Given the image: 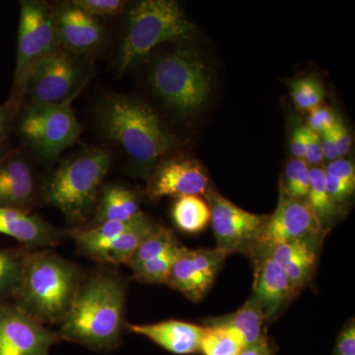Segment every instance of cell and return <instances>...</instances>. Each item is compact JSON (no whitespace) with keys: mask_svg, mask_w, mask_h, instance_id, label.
<instances>
[{"mask_svg":"<svg viewBox=\"0 0 355 355\" xmlns=\"http://www.w3.org/2000/svg\"><path fill=\"white\" fill-rule=\"evenodd\" d=\"M125 287L114 272L85 277L60 324V340L105 352L118 347L125 328Z\"/></svg>","mask_w":355,"mask_h":355,"instance_id":"obj_1","label":"cell"},{"mask_svg":"<svg viewBox=\"0 0 355 355\" xmlns=\"http://www.w3.org/2000/svg\"><path fill=\"white\" fill-rule=\"evenodd\" d=\"M102 132L127 153L140 176L149 179L159 159L176 146V139L146 103L125 95L107 96L98 109Z\"/></svg>","mask_w":355,"mask_h":355,"instance_id":"obj_2","label":"cell"},{"mask_svg":"<svg viewBox=\"0 0 355 355\" xmlns=\"http://www.w3.org/2000/svg\"><path fill=\"white\" fill-rule=\"evenodd\" d=\"M85 279L78 266L50 249L30 250L12 303L42 324H62Z\"/></svg>","mask_w":355,"mask_h":355,"instance_id":"obj_3","label":"cell"},{"mask_svg":"<svg viewBox=\"0 0 355 355\" xmlns=\"http://www.w3.org/2000/svg\"><path fill=\"white\" fill-rule=\"evenodd\" d=\"M112 158L104 149L88 148L64 161L44 188L46 202L72 223L87 220L96 209Z\"/></svg>","mask_w":355,"mask_h":355,"instance_id":"obj_4","label":"cell"},{"mask_svg":"<svg viewBox=\"0 0 355 355\" xmlns=\"http://www.w3.org/2000/svg\"><path fill=\"white\" fill-rule=\"evenodd\" d=\"M196 29L174 0L135 2L128 13L127 29L119 51V71L130 69L158 44L191 38Z\"/></svg>","mask_w":355,"mask_h":355,"instance_id":"obj_5","label":"cell"},{"mask_svg":"<svg viewBox=\"0 0 355 355\" xmlns=\"http://www.w3.org/2000/svg\"><path fill=\"white\" fill-rule=\"evenodd\" d=\"M154 93L179 114L195 113L209 101L212 76L193 51L178 49L159 58L150 73Z\"/></svg>","mask_w":355,"mask_h":355,"instance_id":"obj_6","label":"cell"},{"mask_svg":"<svg viewBox=\"0 0 355 355\" xmlns=\"http://www.w3.org/2000/svg\"><path fill=\"white\" fill-rule=\"evenodd\" d=\"M58 46L51 6L44 1H21L17 58L9 99L18 109L24 101L26 86L33 71Z\"/></svg>","mask_w":355,"mask_h":355,"instance_id":"obj_7","label":"cell"},{"mask_svg":"<svg viewBox=\"0 0 355 355\" xmlns=\"http://www.w3.org/2000/svg\"><path fill=\"white\" fill-rule=\"evenodd\" d=\"M72 101L44 106L27 105L23 110L20 135L44 160H55L79 139L81 125L72 109Z\"/></svg>","mask_w":355,"mask_h":355,"instance_id":"obj_8","label":"cell"},{"mask_svg":"<svg viewBox=\"0 0 355 355\" xmlns=\"http://www.w3.org/2000/svg\"><path fill=\"white\" fill-rule=\"evenodd\" d=\"M84 83L85 72L78 55L60 46L33 71L24 100L27 98L33 106L62 104L73 100Z\"/></svg>","mask_w":355,"mask_h":355,"instance_id":"obj_9","label":"cell"},{"mask_svg":"<svg viewBox=\"0 0 355 355\" xmlns=\"http://www.w3.org/2000/svg\"><path fill=\"white\" fill-rule=\"evenodd\" d=\"M205 196L211 211L210 224L216 248L228 254H254L268 216L247 211L214 191H209Z\"/></svg>","mask_w":355,"mask_h":355,"instance_id":"obj_10","label":"cell"},{"mask_svg":"<svg viewBox=\"0 0 355 355\" xmlns=\"http://www.w3.org/2000/svg\"><path fill=\"white\" fill-rule=\"evenodd\" d=\"M327 233L307 203L293 200L279 188L277 209L266 217L254 253L258 250L299 240L321 244Z\"/></svg>","mask_w":355,"mask_h":355,"instance_id":"obj_11","label":"cell"},{"mask_svg":"<svg viewBox=\"0 0 355 355\" xmlns=\"http://www.w3.org/2000/svg\"><path fill=\"white\" fill-rule=\"evenodd\" d=\"M60 338L14 303L0 304V355H50Z\"/></svg>","mask_w":355,"mask_h":355,"instance_id":"obj_12","label":"cell"},{"mask_svg":"<svg viewBox=\"0 0 355 355\" xmlns=\"http://www.w3.org/2000/svg\"><path fill=\"white\" fill-rule=\"evenodd\" d=\"M229 254L218 249L183 247L172 266L167 284L191 301L205 297Z\"/></svg>","mask_w":355,"mask_h":355,"instance_id":"obj_13","label":"cell"},{"mask_svg":"<svg viewBox=\"0 0 355 355\" xmlns=\"http://www.w3.org/2000/svg\"><path fill=\"white\" fill-rule=\"evenodd\" d=\"M147 195L153 200L166 197L207 195L209 179L202 166L191 158L168 159L149 178Z\"/></svg>","mask_w":355,"mask_h":355,"instance_id":"obj_14","label":"cell"},{"mask_svg":"<svg viewBox=\"0 0 355 355\" xmlns=\"http://www.w3.org/2000/svg\"><path fill=\"white\" fill-rule=\"evenodd\" d=\"M254 254L256 266L251 297L260 306L266 321H272L295 294L284 268L266 250H259Z\"/></svg>","mask_w":355,"mask_h":355,"instance_id":"obj_15","label":"cell"},{"mask_svg":"<svg viewBox=\"0 0 355 355\" xmlns=\"http://www.w3.org/2000/svg\"><path fill=\"white\" fill-rule=\"evenodd\" d=\"M53 17L58 44L74 55L92 53L104 41V28L98 18L71 2L55 9Z\"/></svg>","mask_w":355,"mask_h":355,"instance_id":"obj_16","label":"cell"},{"mask_svg":"<svg viewBox=\"0 0 355 355\" xmlns=\"http://www.w3.org/2000/svg\"><path fill=\"white\" fill-rule=\"evenodd\" d=\"M0 234L8 236L29 250L57 246L65 234L36 214L0 207Z\"/></svg>","mask_w":355,"mask_h":355,"instance_id":"obj_17","label":"cell"},{"mask_svg":"<svg viewBox=\"0 0 355 355\" xmlns=\"http://www.w3.org/2000/svg\"><path fill=\"white\" fill-rule=\"evenodd\" d=\"M125 328L178 355L193 354L200 352L205 331V327L180 320H167L153 324H127Z\"/></svg>","mask_w":355,"mask_h":355,"instance_id":"obj_18","label":"cell"},{"mask_svg":"<svg viewBox=\"0 0 355 355\" xmlns=\"http://www.w3.org/2000/svg\"><path fill=\"white\" fill-rule=\"evenodd\" d=\"M36 182L29 163L19 154L0 158V207L29 212Z\"/></svg>","mask_w":355,"mask_h":355,"instance_id":"obj_19","label":"cell"},{"mask_svg":"<svg viewBox=\"0 0 355 355\" xmlns=\"http://www.w3.org/2000/svg\"><path fill=\"white\" fill-rule=\"evenodd\" d=\"M320 246V243L299 240L261 250H266L284 268L291 282L292 291L296 295L312 277L317 265Z\"/></svg>","mask_w":355,"mask_h":355,"instance_id":"obj_20","label":"cell"},{"mask_svg":"<svg viewBox=\"0 0 355 355\" xmlns=\"http://www.w3.org/2000/svg\"><path fill=\"white\" fill-rule=\"evenodd\" d=\"M139 198L125 187L110 184L102 189L96 207L94 225L104 222H128L142 216Z\"/></svg>","mask_w":355,"mask_h":355,"instance_id":"obj_21","label":"cell"},{"mask_svg":"<svg viewBox=\"0 0 355 355\" xmlns=\"http://www.w3.org/2000/svg\"><path fill=\"white\" fill-rule=\"evenodd\" d=\"M142 216L132 221L104 222V223L97 224L91 227L77 229V230L71 231L70 234L76 240L77 248L81 254H85L93 260L98 261L110 244L119 236L135 226Z\"/></svg>","mask_w":355,"mask_h":355,"instance_id":"obj_22","label":"cell"},{"mask_svg":"<svg viewBox=\"0 0 355 355\" xmlns=\"http://www.w3.org/2000/svg\"><path fill=\"white\" fill-rule=\"evenodd\" d=\"M209 321L223 324L234 331L244 340L246 347L258 342L263 336L266 318L260 306L250 297L237 311L226 316L210 318Z\"/></svg>","mask_w":355,"mask_h":355,"instance_id":"obj_23","label":"cell"},{"mask_svg":"<svg viewBox=\"0 0 355 355\" xmlns=\"http://www.w3.org/2000/svg\"><path fill=\"white\" fill-rule=\"evenodd\" d=\"M157 224L153 219L144 214L135 226L119 236L110 244L97 261L112 265H127L137 248L146 239L147 236L153 232Z\"/></svg>","mask_w":355,"mask_h":355,"instance_id":"obj_24","label":"cell"},{"mask_svg":"<svg viewBox=\"0 0 355 355\" xmlns=\"http://www.w3.org/2000/svg\"><path fill=\"white\" fill-rule=\"evenodd\" d=\"M29 249L0 248V304L15 300L22 287Z\"/></svg>","mask_w":355,"mask_h":355,"instance_id":"obj_25","label":"cell"},{"mask_svg":"<svg viewBox=\"0 0 355 355\" xmlns=\"http://www.w3.org/2000/svg\"><path fill=\"white\" fill-rule=\"evenodd\" d=\"M172 219L175 225L187 234H198L211 220L209 202L200 196L177 198L173 203Z\"/></svg>","mask_w":355,"mask_h":355,"instance_id":"obj_26","label":"cell"},{"mask_svg":"<svg viewBox=\"0 0 355 355\" xmlns=\"http://www.w3.org/2000/svg\"><path fill=\"white\" fill-rule=\"evenodd\" d=\"M305 202L314 212L327 232L343 214L342 207L331 200L327 191L326 173L319 166L310 168V187Z\"/></svg>","mask_w":355,"mask_h":355,"instance_id":"obj_27","label":"cell"},{"mask_svg":"<svg viewBox=\"0 0 355 355\" xmlns=\"http://www.w3.org/2000/svg\"><path fill=\"white\" fill-rule=\"evenodd\" d=\"M200 352L203 355H240L246 345L234 331L223 324L205 322Z\"/></svg>","mask_w":355,"mask_h":355,"instance_id":"obj_28","label":"cell"},{"mask_svg":"<svg viewBox=\"0 0 355 355\" xmlns=\"http://www.w3.org/2000/svg\"><path fill=\"white\" fill-rule=\"evenodd\" d=\"M180 246L182 245L173 234L172 231L157 224L153 232L147 236L146 239L137 248L127 266L130 268H135L146 261L164 256Z\"/></svg>","mask_w":355,"mask_h":355,"instance_id":"obj_29","label":"cell"},{"mask_svg":"<svg viewBox=\"0 0 355 355\" xmlns=\"http://www.w3.org/2000/svg\"><path fill=\"white\" fill-rule=\"evenodd\" d=\"M310 166L302 159L293 158L286 164L282 189L291 198L305 202L310 187Z\"/></svg>","mask_w":355,"mask_h":355,"instance_id":"obj_30","label":"cell"},{"mask_svg":"<svg viewBox=\"0 0 355 355\" xmlns=\"http://www.w3.org/2000/svg\"><path fill=\"white\" fill-rule=\"evenodd\" d=\"M183 247L180 246L164 256L135 266L132 268L133 277L144 284H167L172 266Z\"/></svg>","mask_w":355,"mask_h":355,"instance_id":"obj_31","label":"cell"},{"mask_svg":"<svg viewBox=\"0 0 355 355\" xmlns=\"http://www.w3.org/2000/svg\"><path fill=\"white\" fill-rule=\"evenodd\" d=\"M294 104L300 111L308 112L321 106L324 101V89L314 77L298 79L291 85Z\"/></svg>","mask_w":355,"mask_h":355,"instance_id":"obj_32","label":"cell"},{"mask_svg":"<svg viewBox=\"0 0 355 355\" xmlns=\"http://www.w3.org/2000/svg\"><path fill=\"white\" fill-rule=\"evenodd\" d=\"M71 3L96 18L121 15L127 6L123 0H74Z\"/></svg>","mask_w":355,"mask_h":355,"instance_id":"obj_33","label":"cell"},{"mask_svg":"<svg viewBox=\"0 0 355 355\" xmlns=\"http://www.w3.org/2000/svg\"><path fill=\"white\" fill-rule=\"evenodd\" d=\"M338 119L330 109L320 106L309 112L306 127L320 135L326 130H331L335 125Z\"/></svg>","mask_w":355,"mask_h":355,"instance_id":"obj_34","label":"cell"},{"mask_svg":"<svg viewBox=\"0 0 355 355\" xmlns=\"http://www.w3.org/2000/svg\"><path fill=\"white\" fill-rule=\"evenodd\" d=\"M326 187L331 200L340 207L354 196L355 190V184L329 175H326Z\"/></svg>","mask_w":355,"mask_h":355,"instance_id":"obj_35","label":"cell"},{"mask_svg":"<svg viewBox=\"0 0 355 355\" xmlns=\"http://www.w3.org/2000/svg\"><path fill=\"white\" fill-rule=\"evenodd\" d=\"M306 147L305 162L312 167H317L323 162V153H322L321 139L319 133L313 132L305 125Z\"/></svg>","mask_w":355,"mask_h":355,"instance_id":"obj_36","label":"cell"},{"mask_svg":"<svg viewBox=\"0 0 355 355\" xmlns=\"http://www.w3.org/2000/svg\"><path fill=\"white\" fill-rule=\"evenodd\" d=\"M333 355H355L354 319L350 320L338 334Z\"/></svg>","mask_w":355,"mask_h":355,"instance_id":"obj_37","label":"cell"},{"mask_svg":"<svg viewBox=\"0 0 355 355\" xmlns=\"http://www.w3.org/2000/svg\"><path fill=\"white\" fill-rule=\"evenodd\" d=\"M324 170L329 176L338 178L347 183L355 184V168L352 161L338 158L329 163Z\"/></svg>","mask_w":355,"mask_h":355,"instance_id":"obj_38","label":"cell"},{"mask_svg":"<svg viewBox=\"0 0 355 355\" xmlns=\"http://www.w3.org/2000/svg\"><path fill=\"white\" fill-rule=\"evenodd\" d=\"M331 133L340 158L347 155L352 148V137H350L349 130L343 123L342 119H338L335 125L331 128Z\"/></svg>","mask_w":355,"mask_h":355,"instance_id":"obj_39","label":"cell"},{"mask_svg":"<svg viewBox=\"0 0 355 355\" xmlns=\"http://www.w3.org/2000/svg\"><path fill=\"white\" fill-rule=\"evenodd\" d=\"M306 135L305 125H297L292 132L291 139V150L292 155L296 159L305 157Z\"/></svg>","mask_w":355,"mask_h":355,"instance_id":"obj_40","label":"cell"},{"mask_svg":"<svg viewBox=\"0 0 355 355\" xmlns=\"http://www.w3.org/2000/svg\"><path fill=\"white\" fill-rule=\"evenodd\" d=\"M17 111V107L9 100L3 105H0V141L6 139L12 123L13 116Z\"/></svg>","mask_w":355,"mask_h":355,"instance_id":"obj_41","label":"cell"},{"mask_svg":"<svg viewBox=\"0 0 355 355\" xmlns=\"http://www.w3.org/2000/svg\"><path fill=\"white\" fill-rule=\"evenodd\" d=\"M321 139L322 153H323L324 160L335 161L340 158L338 149H336L335 141L331 137V130L320 133Z\"/></svg>","mask_w":355,"mask_h":355,"instance_id":"obj_42","label":"cell"},{"mask_svg":"<svg viewBox=\"0 0 355 355\" xmlns=\"http://www.w3.org/2000/svg\"><path fill=\"white\" fill-rule=\"evenodd\" d=\"M240 355H275L268 338L263 335L258 342L248 345Z\"/></svg>","mask_w":355,"mask_h":355,"instance_id":"obj_43","label":"cell"}]
</instances>
